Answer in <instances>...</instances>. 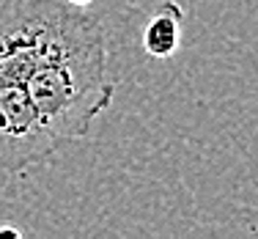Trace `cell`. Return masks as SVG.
Segmentation results:
<instances>
[{
    "instance_id": "obj_1",
    "label": "cell",
    "mask_w": 258,
    "mask_h": 239,
    "mask_svg": "<svg viewBox=\"0 0 258 239\" xmlns=\"http://www.w3.org/2000/svg\"><path fill=\"white\" fill-rule=\"evenodd\" d=\"M25 91L60 146L85 138L115 96L102 22L83 6L58 0L36 44Z\"/></svg>"
},
{
    "instance_id": "obj_3",
    "label": "cell",
    "mask_w": 258,
    "mask_h": 239,
    "mask_svg": "<svg viewBox=\"0 0 258 239\" xmlns=\"http://www.w3.org/2000/svg\"><path fill=\"white\" fill-rule=\"evenodd\" d=\"M184 11L173 0H162L143 28V50L157 61L173 58L181 47Z\"/></svg>"
},
{
    "instance_id": "obj_4",
    "label": "cell",
    "mask_w": 258,
    "mask_h": 239,
    "mask_svg": "<svg viewBox=\"0 0 258 239\" xmlns=\"http://www.w3.org/2000/svg\"><path fill=\"white\" fill-rule=\"evenodd\" d=\"M69 3H75V6H88L91 0H69Z\"/></svg>"
},
{
    "instance_id": "obj_2",
    "label": "cell",
    "mask_w": 258,
    "mask_h": 239,
    "mask_svg": "<svg viewBox=\"0 0 258 239\" xmlns=\"http://www.w3.org/2000/svg\"><path fill=\"white\" fill-rule=\"evenodd\" d=\"M58 149L25 85L0 80V173H28Z\"/></svg>"
}]
</instances>
